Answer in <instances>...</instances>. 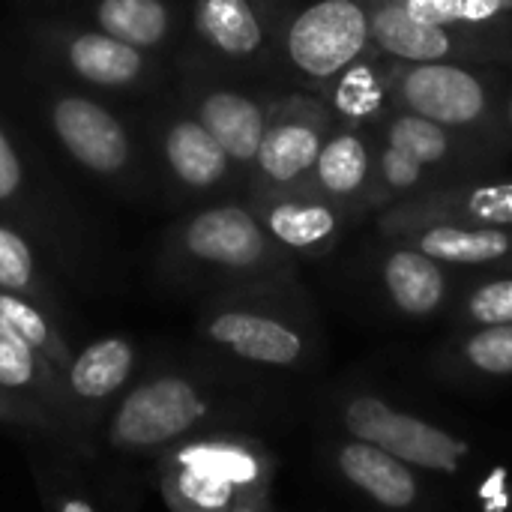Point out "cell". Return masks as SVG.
I'll use <instances>...</instances> for the list:
<instances>
[{
  "label": "cell",
  "instance_id": "9c48e42d",
  "mask_svg": "<svg viewBox=\"0 0 512 512\" xmlns=\"http://www.w3.org/2000/svg\"><path fill=\"white\" fill-rule=\"evenodd\" d=\"M372 51V0H306L282 9L273 78L315 93Z\"/></svg>",
  "mask_w": 512,
  "mask_h": 512
},
{
  "label": "cell",
  "instance_id": "4fadbf2b",
  "mask_svg": "<svg viewBox=\"0 0 512 512\" xmlns=\"http://www.w3.org/2000/svg\"><path fill=\"white\" fill-rule=\"evenodd\" d=\"M336 126L339 123L315 93L282 87L270 123L264 129L243 198L300 189L309 180L321 156V147L327 144Z\"/></svg>",
  "mask_w": 512,
  "mask_h": 512
},
{
  "label": "cell",
  "instance_id": "3957f363",
  "mask_svg": "<svg viewBox=\"0 0 512 512\" xmlns=\"http://www.w3.org/2000/svg\"><path fill=\"white\" fill-rule=\"evenodd\" d=\"M246 414V396L213 372L153 369L138 375L105 414V444L120 456H162L165 450Z\"/></svg>",
  "mask_w": 512,
  "mask_h": 512
},
{
  "label": "cell",
  "instance_id": "e0dca14e",
  "mask_svg": "<svg viewBox=\"0 0 512 512\" xmlns=\"http://www.w3.org/2000/svg\"><path fill=\"white\" fill-rule=\"evenodd\" d=\"M246 201L264 225V231L297 261L327 258L354 222L342 207L306 189L249 195Z\"/></svg>",
  "mask_w": 512,
  "mask_h": 512
},
{
  "label": "cell",
  "instance_id": "f1b7e54d",
  "mask_svg": "<svg viewBox=\"0 0 512 512\" xmlns=\"http://www.w3.org/2000/svg\"><path fill=\"white\" fill-rule=\"evenodd\" d=\"M0 327H6L21 342H27L33 351H39L60 375L66 372L75 351L69 348V339L63 336V330L57 324V312H51L42 303H33L27 297L0 291Z\"/></svg>",
  "mask_w": 512,
  "mask_h": 512
},
{
  "label": "cell",
  "instance_id": "44dd1931",
  "mask_svg": "<svg viewBox=\"0 0 512 512\" xmlns=\"http://www.w3.org/2000/svg\"><path fill=\"white\" fill-rule=\"evenodd\" d=\"M378 282L387 303L411 321H429L447 312L456 300L450 267L399 240H384L378 258Z\"/></svg>",
  "mask_w": 512,
  "mask_h": 512
},
{
  "label": "cell",
  "instance_id": "836d02e7",
  "mask_svg": "<svg viewBox=\"0 0 512 512\" xmlns=\"http://www.w3.org/2000/svg\"><path fill=\"white\" fill-rule=\"evenodd\" d=\"M36 483H39V495L48 512H99L93 507V501H87L81 492L75 489H60L48 480H42V474L36 471Z\"/></svg>",
  "mask_w": 512,
  "mask_h": 512
},
{
  "label": "cell",
  "instance_id": "603a6c76",
  "mask_svg": "<svg viewBox=\"0 0 512 512\" xmlns=\"http://www.w3.org/2000/svg\"><path fill=\"white\" fill-rule=\"evenodd\" d=\"M0 390L51 414L72 438L75 450H81L84 426L66 396L63 375L6 327H0Z\"/></svg>",
  "mask_w": 512,
  "mask_h": 512
},
{
  "label": "cell",
  "instance_id": "4316f807",
  "mask_svg": "<svg viewBox=\"0 0 512 512\" xmlns=\"http://www.w3.org/2000/svg\"><path fill=\"white\" fill-rule=\"evenodd\" d=\"M0 216L24 225L33 237L48 228V216H51V198L36 183L33 165L3 117H0Z\"/></svg>",
  "mask_w": 512,
  "mask_h": 512
},
{
  "label": "cell",
  "instance_id": "ac0fdd59",
  "mask_svg": "<svg viewBox=\"0 0 512 512\" xmlns=\"http://www.w3.org/2000/svg\"><path fill=\"white\" fill-rule=\"evenodd\" d=\"M138 363V345L120 333L99 336L72 354L63 372V387L84 432L90 429V423H96L99 414H108L111 405L129 390V384L138 378Z\"/></svg>",
  "mask_w": 512,
  "mask_h": 512
},
{
  "label": "cell",
  "instance_id": "74e56055",
  "mask_svg": "<svg viewBox=\"0 0 512 512\" xmlns=\"http://www.w3.org/2000/svg\"><path fill=\"white\" fill-rule=\"evenodd\" d=\"M495 270H504V273H512V258H507V261H504L501 267H495Z\"/></svg>",
  "mask_w": 512,
  "mask_h": 512
},
{
  "label": "cell",
  "instance_id": "1f68e13d",
  "mask_svg": "<svg viewBox=\"0 0 512 512\" xmlns=\"http://www.w3.org/2000/svg\"><path fill=\"white\" fill-rule=\"evenodd\" d=\"M0 426L30 429V432H42V435H60V438L69 441V447H75L72 438L66 435V429L51 414H45L42 408H36V405H30L24 399H15V396H9L3 390H0Z\"/></svg>",
  "mask_w": 512,
  "mask_h": 512
},
{
  "label": "cell",
  "instance_id": "83f0119b",
  "mask_svg": "<svg viewBox=\"0 0 512 512\" xmlns=\"http://www.w3.org/2000/svg\"><path fill=\"white\" fill-rule=\"evenodd\" d=\"M36 243L39 240L24 225L0 216V291L27 297L57 312V291L42 267Z\"/></svg>",
  "mask_w": 512,
  "mask_h": 512
},
{
  "label": "cell",
  "instance_id": "d590c367",
  "mask_svg": "<svg viewBox=\"0 0 512 512\" xmlns=\"http://www.w3.org/2000/svg\"><path fill=\"white\" fill-rule=\"evenodd\" d=\"M231 512H276L273 489H264V492H255V495L243 498Z\"/></svg>",
  "mask_w": 512,
  "mask_h": 512
},
{
  "label": "cell",
  "instance_id": "484cf974",
  "mask_svg": "<svg viewBox=\"0 0 512 512\" xmlns=\"http://www.w3.org/2000/svg\"><path fill=\"white\" fill-rule=\"evenodd\" d=\"M441 378L456 384H492L512 378V324L468 327L435 357Z\"/></svg>",
  "mask_w": 512,
  "mask_h": 512
},
{
  "label": "cell",
  "instance_id": "5bb4252c",
  "mask_svg": "<svg viewBox=\"0 0 512 512\" xmlns=\"http://www.w3.org/2000/svg\"><path fill=\"white\" fill-rule=\"evenodd\" d=\"M339 426L348 438L375 444L411 468L456 477L474 456V447L444 426L408 414L378 393H354L339 405Z\"/></svg>",
  "mask_w": 512,
  "mask_h": 512
},
{
  "label": "cell",
  "instance_id": "9a60e30c",
  "mask_svg": "<svg viewBox=\"0 0 512 512\" xmlns=\"http://www.w3.org/2000/svg\"><path fill=\"white\" fill-rule=\"evenodd\" d=\"M512 228V180L453 177L378 213V234L390 237L414 225Z\"/></svg>",
  "mask_w": 512,
  "mask_h": 512
},
{
  "label": "cell",
  "instance_id": "5b68a950",
  "mask_svg": "<svg viewBox=\"0 0 512 512\" xmlns=\"http://www.w3.org/2000/svg\"><path fill=\"white\" fill-rule=\"evenodd\" d=\"M156 480L171 512H231L243 498L273 489V450L237 429L195 435L156 456Z\"/></svg>",
  "mask_w": 512,
  "mask_h": 512
},
{
  "label": "cell",
  "instance_id": "ba28073f",
  "mask_svg": "<svg viewBox=\"0 0 512 512\" xmlns=\"http://www.w3.org/2000/svg\"><path fill=\"white\" fill-rule=\"evenodd\" d=\"M390 81L396 108L498 147L512 144L507 123L512 81L501 63H414L390 57Z\"/></svg>",
  "mask_w": 512,
  "mask_h": 512
},
{
  "label": "cell",
  "instance_id": "7c38bea8",
  "mask_svg": "<svg viewBox=\"0 0 512 512\" xmlns=\"http://www.w3.org/2000/svg\"><path fill=\"white\" fill-rule=\"evenodd\" d=\"M375 51L414 63H512V18L492 24H429L390 0H372Z\"/></svg>",
  "mask_w": 512,
  "mask_h": 512
},
{
  "label": "cell",
  "instance_id": "8fae6325",
  "mask_svg": "<svg viewBox=\"0 0 512 512\" xmlns=\"http://www.w3.org/2000/svg\"><path fill=\"white\" fill-rule=\"evenodd\" d=\"M279 21L276 0H189V39L177 60L261 81L276 69Z\"/></svg>",
  "mask_w": 512,
  "mask_h": 512
},
{
  "label": "cell",
  "instance_id": "4dcf8cb0",
  "mask_svg": "<svg viewBox=\"0 0 512 512\" xmlns=\"http://www.w3.org/2000/svg\"><path fill=\"white\" fill-rule=\"evenodd\" d=\"M450 312L456 330L512 324V273L486 270L456 294Z\"/></svg>",
  "mask_w": 512,
  "mask_h": 512
},
{
  "label": "cell",
  "instance_id": "7402d4cb",
  "mask_svg": "<svg viewBox=\"0 0 512 512\" xmlns=\"http://www.w3.org/2000/svg\"><path fill=\"white\" fill-rule=\"evenodd\" d=\"M330 468L381 510L414 512L426 501V486L417 471L375 444L357 438L336 441L330 447Z\"/></svg>",
  "mask_w": 512,
  "mask_h": 512
},
{
  "label": "cell",
  "instance_id": "30bf717a",
  "mask_svg": "<svg viewBox=\"0 0 512 512\" xmlns=\"http://www.w3.org/2000/svg\"><path fill=\"white\" fill-rule=\"evenodd\" d=\"M171 90L225 147L246 186L282 87H264L255 78L228 75L195 60H174Z\"/></svg>",
  "mask_w": 512,
  "mask_h": 512
},
{
  "label": "cell",
  "instance_id": "6da1fadb",
  "mask_svg": "<svg viewBox=\"0 0 512 512\" xmlns=\"http://www.w3.org/2000/svg\"><path fill=\"white\" fill-rule=\"evenodd\" d=\"M156 273L171 288L210 297L300 282V261L264 231L246 198H222L189 207L165 228Z\"/></svg>",
  "mask_w": 512,
  "mask_h": 512
},
{
  "label": "cell",
  "instance_id": "8d00e7d4",
  "mask_svg": "<svg viewBox=\"0 0 512 512\" xmlns=\"http://www.w3.org/2000/svg\"><path fill=\"white\" fill-rule=\"evenodd\" d=\"M507 123H510V132H512V87H510V96H507Z\"/></svg>",
  "mask_w": 512,
  "mask_h": 512
},
{
  "label": "cell",
  "instance_id": "cb8c5ba5",
  "mask_svg": "<svg viewBox=\"0 0 512 512\" xmlns=\"http://www.w3.org/2000/svg\"><path fill=\"white\" fill-rule=\"evenodd\" d=\"M315 96L327 105L339 126L369 129L375 132L393 111V81H390V57L372 51L330 78Z\"/></svg>",
  "mask_w": 512,
  "mask_h": 512
},
{
  "label": "cell",
  "instance_id": "f546056e",
  "mask_svg": "<svg viewBox=\"0 0 512 512\" xmlns=\"http://www.w3.org/2000/svg\"><path fill=\"white\" fill-rule=\"evenodd\" d=\"M444 183L438 174H432L426 165H420L417 159H411L408 153H402L399 147L375 138V186H372V216L384 213L387 207L414 198L420 192H426L429 186Z\"/></svg>",
  "mask_w": 512,
  "mask_h": 512
},
{
  "label": "cell",
  "instance_id": "d4e9b609",
  "mask_svg": "<svg viewBox=\"0 0 512 512\" xmlns=\"http://www.w3.org/2000/svg\"><path fill=\"white\" fill-rule=\"evenodd\" d=\"M384 240L408 243L450 270H495L512 258V228L474 225H414Z\"/></svg>",
  "mask_w": 512,
  "mask_h": 512
},
{
  "label": "cell",
  "instance_id": "e575fe53",
  "mask_svg": "<svg viewBox=\"0 0 512 512\" xmlns=\"http://www.w3.org/2000/svg\"><path fill=\"white\" fill-rule=\"evenodd\" d=\"M512 18V0H465V24H492Z\"/></svg>",
  "mask_w": 512,
  "mask_h": 512
},
{
  "label": "cell",
  "instance_id": "d6986e66",
  "mask_svg": "<svg viewBox=\"0 0 512 512\" xmlns=\"http://www.w3.org/2000/svg\"><path fill=\"white\" fill-rule=\"evenodd\" d=\"M372 186H375V132L336 126L321 147V156L300 186L312 195L327 198L342 207L351 219L372 216Z\"/></svg>",
  "mask_w": 512,
  "mask_h": 512
},
{
  "label": "cell",
  "instance_id": "ffe728a7",
  "mask_svg": "<svg viewBox=\"0 0 512 512\" xmlns=\"http://www.w3.org/2000/svg\"><path fill=\"white\" fill-rule=\"evenodd\" d=\"M375 138L399 147L402 153H408L411 159L426 165L441 180L471 177V171H477V165H483L489 159V153L498 147L492 141L456 132L450 126H441V123L420 117L414 111H405V108H396L375 129Z\"/></svg>",
  "mask_w": 512,
  "mask_h": 512
},
{
  "label": "cell",
  "instance_id": "7a4b0ae2",
  "mask_svg": "<svg viewBox=\"0 0 512 512\" xmlns=\"http://www.w3.org/2000/svg\"><path fill=\"white\" fill-rule=\"evenodd\" d=\"M195 336L219 360L252 372H306L324 345L321 321L300 282L204 297Z\"/></svg>",
  "mask_w": 512,
  "mask_h": 512
},
{
  "label": "cell",
  "instance_id": "52a82bcc",
  "mask_svg": "<svg viewBox=\"0 0 512 512\" xmlns=\"http://www.w3.org/2000/svg\"><path fill=\"white\" fill-rule=\"evenodd\" d=\"M141 129L153 165L156 195L177 207L243 198L246 180L210 129L168 87L147 99Z\"/></svg>",
  "mask_w": 512,
  "mask_h": 512
},
{
  "label": "cell",
  "instance_id": "8992f818",
  "mask_svg": "<svg viewBox=\"0 0 512 512\" xmlns=\"http://www.w3.org/2000/svg\"><path fill=\"white\" fill-rule=\"evenodd\" d=\"M24 36L54 75L81 90L108 99H150L171 87L174 66L57 12H39L24 21Z\"/></svg>",
  "mask_w": 512,
  "mask_h": 512
},
{
  "label": "cell",
  "instance_id": "277c9868",
  "mask_svg": "<svg viewBox=\"0 0 512 512\" xmlns=\"http://www.w3.org/2000/svg\"><path fill=\"white\" fill-rule=\"evenodd\" d=\"M36 111L57 150L90 180L129 201L156 195L141 120L117 99L54 78L39 87Z\"/></svg>",
  "mask_w": 512,
  "mask_h": 512
},
{
  "label": "cell",
  "instance_id": "2e32d148",
  "mask_svg": "<svg viewBox=\"0 0 512 512\" xmlns=\"http://www.w3.org/2000/svg\"><path fill=\"white\" fill-rule=\"evenodd\" d=\"M69 15L174 66L189 39V0H45Z\"/></svg>",
  "mask_w": 512,
  "mask_h": 512
},
{
  "label": "cell",
  "instance_id": "d6a6232c",
  "mask_svg": "<svg viewBox=\"0 0 512 512\" xmlns=\"http://www.w3.org/2000/svg\"><path fill=\"white\" fill-rule=\"evenodd\" d=\"M417 21L429 24H456L465 21V0H390Z\"/></svg>",
  "mask_w": 512,
  "mask_h": 512
}]
</instances>
